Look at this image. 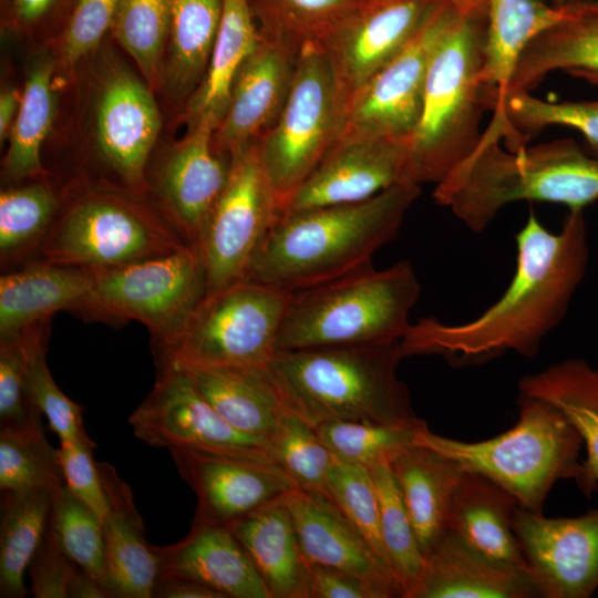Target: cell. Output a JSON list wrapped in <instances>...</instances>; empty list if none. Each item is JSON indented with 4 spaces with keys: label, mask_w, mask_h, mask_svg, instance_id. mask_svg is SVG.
I'll list each match as a JSON object with an SVG mask.
<instances>
[{
    "label": "cell",
    "mask_w": 598,
    "mask_h": 598,
    "mask_svg": "<svg viewBox=\"0 0 598 598\" xmlns=\"http://www.w3.org/2000/svg\"><path fill=\"white\" fill-rule=\"evenodd\" d=\"M514 276L477 318L447 324L434 317L411 323L400 340L403 357L440 355L454 367L486 363L506 352L535 357L559 326L588 262L584 210H570L560 231L530 213L516 237Z\"/></svg>",
    "instance_id": "6da1fadb"
},
{
    "label": "cell",
    "mask_w": 598,
    "mask_h": 598,
    "mask_svg": "<svg viewBox=\"0 0 598 598\" xmlns=\"http://www.w3.org/2000/svg\"><path fill=\"white\" fill-rule=\"evenodd\" d=\"M421 186L398 183L367 200L281 214L251 261L247 279L287 292L371 266L398 235Z\"/></svg>",
    "instance_id": "7a4b0ae2"
},
{
    "label": "cell",
    "mask_w": 598,
    "mask_h": 598,
    "mask_svg": "<svg viewBox=\"0 0 598 598\" xmlns=\"http://www.w3.org/2000/svg\"><path fill=\"white\" fill-rule=\"evenodd\" d=\"M488 126L475 148L435 184L434 200L474 233L485 230L508 204L546 202L582 209L598 199V155L573 140L504 150Z\"/></svg>",
    "instance_id": "3957f363"
},
{
    "label": "cell",
    "mask_w": 598,
    "mask_h": 598,
    "mask_svg": "<svg viewBox=\"0 0 598 598\" xmlns=\"http://www.w3.org/2000/svg\"><path fill=\"white\" fill-rule=\"evenodd\" d=\"M400 341L277 350L265 369L285 410L312 427L330 421H420L398 378Z\"/></svg>",
    "instance_id": "277c9868"
},
{
    "label": "cell",
    "mask_w": 598,
    "mask_h": 598,
    "mask_svg": "<svg viewBox=\"0 0 598 598\" xmlns=\"http://www.w3.org/2000/svg\"><path fill=\"white\" fill-rule=\"evenodd\" d=\"M486 20L458 13L439 40L406 143L405 182L437 184L477 145L482 113L491 110L481 80Z\"/></svg>",
    "instance_id": "5b68a950"
},
{
    "label": "cell",
    "mask_w": 598,
    "mask_h": 598,
    "mask_svg": "<svg viewBox=\"0 0 598 598\" xmlns=\"http://www.w3.org/2000/svg\"><path fill=\"white\" fill-rule=\"evenodd\" d=\"M420 292L406 260L291 292L276 350L400 341Z\"/></svg>",
    "instance_id": "8992f818"
},
{
    "label": "cell",
    "mask_w": 598,
    "mask_h": 598,
    "mask_svg": "<svg viewBox=\"0 0 598 598\" xmlns=\"http://www.w3.org/2000/svg\"><path fill=\"white\" fill-rule=\"evenodd\" d=\"M518 420L492 439L464 442L439 435L425 425L416 444L455 461L463 471L493 481L519 506L543 513L544 503L560 480L578 482L582 440L565 415L540 399L519 394Z\"/></svg>",
    "instance_id": "52a82bcc"
},
{
    "label": "cell",
    "mask_w": 598,
    "mask_h": 598,
    "mask_svg": "<svg viewBox=\"0 0 598 598\" xmlns=\"http://www.w3.org/2000/svg\"><path fill=\"white\" fill-rule=\"evenodd\" d=\"M185 246L189 244L159 209L121 193L90 188L61 203L38 260L104 269Z\"/></svg>",
    "instance_id": "ba28073f"
},
{
    "label": "cell",
    "mask_w": 598,
    "mask_h": 598,
    "mask_svg": "<svg viewBox=\"0 0 598 598\" xmlns=\"http://www.w3.org/2000/svg\"><path fill=\"white\" fill-rule=\"evenodd\" d=\"M92 270L91 289L79 315L107 323H143L155 359L177 344L207 297L206 269L197 247L190 245L166 256Z\"/></svg>",
    "instance_id": "9c48e42d"
},
{
    "label": "cell",
    "mask_w": 598,
    "mask_h": 598,
    "mask_svg": "<svg viewBox=\"0 0 598 598\" xmlns=\"http://www.w3.org/2000/svg\"><path fill=\"white\" fill-rule=\"evenodd\" d=\"M333 71L319 43L299 52L293 83L274 126L258 141L261 167L282 203L338 142L346 121Z\"/></svg>",
    "instance_id": "30bf717a"
},
{
    "label": "cell",
    "mask_w": 598,
    "mask_h": 598,
    "mask_svg": "<svg viewBox=\"0 0 598 598\" xmlns=\"http://www.w3.org/2000/svg\"><path fill=\"white\" fill-rule=\"evenodd\" d=\"M290 293L244 279L208 295L177 344L155 363L266 367L277 351Z\"/></svg>",
    "instance_id": "8fae6325"
},
{
    "label": "cell",
    "mask_w": 598,
    "mask_h": 598,
    "mask_svg": "<svg viewBox=\"0 0 598 598\" xmlns=\"http://www.w3.org/2000/svg\"><path fill=\"white\" fill-rule=\"evenodd\" d=\"M257 143L233 155L227 185L196 245L206 269L207 296L247 279L256 251L282 213V203L261 167Z\"/></svg>",
    "instance_id": "7c38bea8"
},
{
    "label": "cell",
    "mask_w": 598,
    "mask_h": 598,
    "mask_svg": "<svg viewBox=\"0 0 598 598\" xmlns=\"http://www.w3.org/2000/svg\"><path fill=\"white\" fill-rule=\"evenodd\" d=\"M457 14L446 0L437 1L404 49L350 99L339 140L408 142L421 116L432 54Z\"/></svg>",
    "instance_id": "4fadbf2b"
},
{
    "label": "cell",
    "mask_w": 598,
    "mask_h": 598,
    "mask_svg": "<svg viewBox=\"0 0 598 598\" xmlns=\"http://www.w3.org/2000/svg\"><path fill=\"white\" fill-rule=\"evenodd\" d=\"M153 389L128 416L135 436L154 447H193L277 466L266 443L225 421L190 377L171 362L156 364Z\"/></svg>",
    "instance_id": "5bb4252c"
},
{
    "label": "cell",
    "mask_w": 598,
    "mask_h": 598,
    "mask_svg": "<svg viewBox=\"0 0 598 598\" xmlns=\"http://www.w3.org/2000/svg\"><path fill=\"white\" fill-rule=\"evenodd\" d=\"M437 1L367 0L319 42L347 105L404 49Z\"/></svg>",
    "instance_id": "9a60e30c"
},
{
    "label": "cell",
    "mask_w": 598,
    "mask_h": 598,
    "mask_svg": "<svg viewBox=\"0 0 598 598\" xmlns=\"http://www.w3.org/2000/svg\"><path fill=\"white\" fill-rule=\"evenodd\" d=\"M513 527L540 598H588L598 591V509L545 517L518 506Z\"/></svg>",
    "instance_id": "2e32d148"
},
{
    "label": "cell",
    "mask_w": 598,
    "mask_h": 598,
    "mask_svg": "<svg viewBox=\"0 0 598 598\" xmlns=\"http://www.w3.org/2000/svg\"><path fill=\"white\" fill-rule=\"evenodd\" d=\"M215 122L202 116L159 166L151 184L158 209L192 246L230 176L233 156L213 141Z\"/></svg>",
    "instance_id": "e0dca14e"
},
{
    "label": "cell",
    "mask_w": 598,
    "mask_h": 598,
    "mask_svg": "<svg viewBox=\"0 0 598 598\" xmlns=\"http://www.w3.org/2000/svg\"><path fill=\"white\" fill-rule=\"evenodd\" d=\"M406 143L339 140L289 197L281 214L360 203L405 182Z\"/></svg>",
    "instance_id": "ac0fdd59"
},
{
    "label": "cell",
    "mask_w": 598,
    "mask_h": 598,
    "mask_svg": "<svg viewBox=\"0 0 598 598\" xmlns=\"http://www.w3.org/2000/svg\"><path fill=\"white\" fill-rule=\"evenodd\" d=\"M159 130L150 85L127 68L112 65L99 97L96 141L102 159L126 188L146 192V165Z\"/></svg>",
    "instance_id": "d6986e66"
},
{
    "label": "cell",
    "mask_w": 598,
    "mask_h": 598,
    "mask_svg": "<svg viewBox=\"0 0 598 598\" xmlns=\"http://www.w3.org/2000/svg\"><path fill=\"white\" fill-rule=\"evenodd\" d=\"M168 451L197 496L195 515L206 520L228 525L296 487L277 466L202 448Z\"/></svg>",
    "instance_id": "ffe728a7"
},
{
    "label": "cell",
    "mask_w": 598,
    "mask_h": 598,
    "mask_svg": "<svg viewBox=\"0 0 598 598\" xmlns=\"http://www.w3.org/2000/svg\"><path fill=\"white\" fill-rule=\"evenodd\" d=\"M298 56L299 52L259 37L233 80L226 112L214 132L219 152L233 156L274 126L289 96Z\"/></svg>",
    "instance_id": "44dd1931"
},
{
    "label": "cell",
    "mask_w": 598,
    "mask_h": 598,
    "mask_svg": "<svg viewBox=\"0 0 598 598\" xmlns=\"http://www.w3.org/2000/svg\"><path fill=\"white\" fill-rule=\"evenodd\" d=\"M282 499L288 507L299 545L310 563L338 568L374 586L383 598H403L393 573L326 495L291 488Z\"/></svg>",
    "instance_id": "7402d4cb"
},
{
    "label": "cell",
    "mask_w": 598,
    "mask_h": 598,
    "mask_svg": "<svg viewBox=\"0 0 598 598\" xmlns=\"http://www.w3.org/2000/svg\"><path fill=\"white\" fill-rule=\"evenodd\" d=\"M155 549L161 575L196 581L221 598H271L249 555L227 525L195 515L183 539Z\"/></svg>",
    "instance_id": "603a6c76"
},
{
    "label": "cell",
    "mask_w": 598,
    "mask_h": 598,
    "mask_svg": "<svg viewBox=\"0 0 598 598\" xmlns=\"http://www.w3.org/2000/svg\"><path fill=\"white\" fill-rule=\"evenodd\" d=\"M411 598H535L529 570L486 556L446 528Z\"/></svg>",
    "instance_id": "cb8c5ba5"
},
{
    "label": "cell",
    "mask_w": 598,
    "mask_h": 598,
    "mask_svg": "<svg viewBox=\"0 0 598 598\" xmlns=\"http://www.w3.org/2000/svg\"><path fill=\"white\" fill-rule=\"evenodd\" d=\"M109 512L103 523L106 588L111 598H153L161 575L155 546L145 539V527L130 486L115 468L99 462Z\"/></svg>",
    "instance_id": "d4e9b609"
},
{
    "label": "cell",
    "mask_w": 598,
    "mask_h": 598,
    "mask_svg": "<svg viewBox=\"0 0 598 598\" xmlns=\"http://www.w3.org/2000/svg\"><path fill=\"white\" fill-rule=\"evenodd\" d=\"M93 270L34 260L0 277V338L20 333L59 311L80 313Z\"/></svg>",
    "instance_id": "484cf974"
},
{
    "label": "cell",
    "mask_w": 598,
    "mask_h": 598,
    "mask_svg": "<svg viewBox=\"0 0 598 598\" xmlns=\"http://www.w3.org/2000/svg\"><path fill=\"white\" fill-rule=\"evenodd\" d=\"M282 496L227 526L249 555L271 598H309L308 561Z\"/></svg>",
    "instance_id": "4316f807"
},
{
    "label": "cell",
    "mask_w": 598,
    "mask_h": 598,
    "mask_svg": "<svg viewBox=\"0 0 598 598\" xmlns=\"http://www.w3.org/2000/svg\"><path fill=\"white\" fill-rule=\"evenodd\" d=\"M176 367L225 421L268 446L287 411L265 367Z\"/></svg>",
    "instance_id": "83f0119b"
},
{
    "label": "cell",
    "mask_w": 598,
    "mask_h": 598,
    "mask_svg": "<svg viewBox=\"0 0 598 598\" xmlns=\"http://www.w3.org/2000/svg\"><path fill=\"white\" fill-rule=\"evenodd\" d=\"M571 10L573 2L549 6L542 0H487L481 80L493 113L502 110L524 49L538 34L568 17Z\"/></svg>",
    "instance_id": "f1b7e54d"
},
{
    "label": "cell",
    "mask_w": 598,
    "mask_h": 598,
    "mask_svg": "<svg viewBox=\"0 0 598 598\" xmlns=\"http://www.w3.org/2000/svg\"><path fill=\"white\" fill-rule=\"evenodd\" d=\"M518 506L517 499L493 481L464 471L451 502L446 525L486 556L528 570L513 527Z\"/></svg>",
    "instance_id": "f546056e"
},
{
    "label": "cell",
    "mask_w": 598,
    "mask_h": 598,
    "mask_svg": "<svg viewBox=\"0 0 598 598\" xmlns=\"http://www.w3.org/2000/svg\"><path fill=\"white\" fill-rule=\"evenodd\" d=\"M518 391L554 405L579 433L586 458L576 485L591 497L598 488V369L582 359L564 360L523 377Z\"/></svg>",
    "instance_id": "4dcf8cb0"
},
{
    "label": "cell",
    "mask_w": 598,
    "mask_h": 598,
    "mask_svg": "<svg viewBox=\"0 0 598 598\" xmlns=\"http://www.w3.org/2000/svg\"><path fill=\"white\" fill-rule=\"evenodd\" d=\"M389 465L426 557L447 528L451 502L464 471L422 444L405 448Z\"/></svg>",
    "instance_id": "1f68e13d"
},
{
    "label": "cell",
    "mask_w": 598,
    "mask_h": 598,
    "mask_svg": "<svg viewBox=\"0 0 598 598\" xmlns=\"http://www.w3.org/2000/svg\"><path fill=\"white\" fill-rule=\"evenodd\" d=\"M554 70L598 74V1L573 2L568 17L528 43L506 94L530 90Z\"/></svg>",
    "instance_id": "d6a6232c"
},
{
    "label": "cell",
    "mask_w": 598,
    "mask_h": 598,
    "mask_svg": "<svg viewBox=\"0 0 598 598\" xmlns=\"http://www.w3.org/2000/svg\"><path fill=\"white\" fill-rule=\"evenodd\" d=\"M223 12V0H169L164 78L172 94L190 97L202 85Z\"/></svg>",
    "instance_id": "836d02e7"
},
{
    "label": "cell",
    "mask_w": 598,
    "mask_h": 598,
    "mask_svg": "<svg viewBox=\"0 0 598 598\" xmlns=\"http://www.w3.org/2000/svg\"><path fill=\"white\" fill-rule=\"evenodd\" d=\"M258 39L248 0H223L220 23L206 76L188 102L192 124L202 116H208L218 126L228 105L233 80Z\"/></svg>",
    "instance_id": "e575fe53"
},
{
    "label": "cell",
    "mask_w": 598,
    "mask_h": 598,
    "mask_svg": "<svg viewBox=\"0 0 598 598\" xmlns=\"http://www.w3.org/2000/svg\"><path fill=\"white\" fill-rule=\"evenodd\" d=\"M52 499V494L45 489L2 493L0 597L27 596L24 574L47 534Z\"/></svg>",
    "instance_id": "d590c367"
},
{
    "label": "cell",
    "mask_w": 598,
    "mask_h": 598,
    "mask_svg": "<svg viewBox=\"0 0 598 598\" xmlns=\"http://www.w3.org/2000/svg\"><path fill=\"white\" fill-rule=\"evenodd\" d=\"M61 199L49 183L6 188L0 194V266L10 271L39 259Z\"/></svg>",
    "instance_id": "8d00e7d4"
},
{
    "label": "cell",
    "mask_w": 598,
    "mask_h": 598,
    "mask_svg": "<svg viewBox=\"0 0 598 598\" xmlns=\"http://www.w3.org/2000/svg\"><path fill=\"white\" fill-rule=\"evenodd\" d=\"M53 69L50 58H41L28 73L2 162L3 176L9 181L37 179L44 175L41 147L54 117Z\"/></svg>",
    "instance_id": "74e56055"
},
{
    "label": "cell",
    "mask_w": 598,
    "mask_h": 598,
    "mask_svg": "<svg viewBox=\"0 0 598 598\" xmlns=\"http://www.w3.org/2000/svg\"><path fill=\"white\" fill-rule=\"evenodd\" d=\"M41 412L24 422L0 426V489L7 492L49 491L52 496L64 481L58 450L44 435Z\"/></svg>",
    "instance_id": "f35d334b"
},
{
    "label": "cell",
    "mask_w": 598,
    "mask_h": 598,
    "mask_svg": "<svg viewBox=\"0 0 598 598\" xmlns=\"http://www.w3.org/2000/svg\"><path fill=\"white\" fill-rule=\"evenodd\" d=\"M367 0H248L259 37L300 52Z\"/></svg>",
    "instance_id": "ab89813d"
},
{
    "label": "cell",
    "mask_w": 598,
    "mask_h": 598,
    "mask_svg": "<svg viewBox=\"0 0 598 598\" xmlns=\"http://www.w3.org/2000/svg\"><path fill=\"white\" fill-rule=\"evenodd\" d=\"M493 120L503 125L504 140L514 152L526 146L529 133L558 124L578 130L598 153V101L551 102L527 91L512 92Z\"/></svg>",
    "instance_id": "60d3db41"
},
{
    "label": "cell",
    "mask_w": 598,
    "mask_h": 598,
    "mask_svg": "<svg viewBox=\"0 0 598 598\" xmlns=\"http://www.w3.org/2000/svg\"><path fill=\"white\" fill-rule=\"evenodd\" d=\"M369 471L379 498L380 529L388 563L403 591V598H411L421 580L426 559L390 465L382 463Z\"/></svg>",
    "instance_id": "b9f144b4"
},
{
    "label": "cell",
    "mask_w": 598,
    "mask_h": 598,
    "mask_svg": "<svg viewBox=\"0 0 598 598\" xmlns=\"http://www.w3.org/2000/svg\"><path fill=\"white\" fill-rule=\"evenodd\" d=\"M50 321L35 323L20 332L28 351L27 395L47 417L50 430L60 442L89 440L83 408L60 390L47 364Z\"/></svg>",
    "instance_id": "7bdbcfd3"
},
{
    "label": "cell",
    "mask_w": 598,
    "mask_h": 598,
    "mask_svg": "<svg viewBox=\"0 0 598 598\" xmlns=\"http://www.w3.org/2000/svg\"><path fill=\"white\" fill-rule=\"evenodd\" d=\"M425 425L423 420L400 425L330 421L315 430L336 458L369 470L390 464L402 451L416 444V436Z\"/></svg>",
    "instance_id": "ee69618b"
},
{
    "label": "cell",
    "mask_w": 598,
    "mask_h": 598,
    "mask_svg": "<svg viewBox=\"0 0 598 598\" xmlns=\"http://www.w3.org/2000/svg\"><path fill=\"white\" fill-rule=\"evenodd\" d=\"M52 497L50 533L62 551L107 591L102 519L65 485Z\"/></svg>",
    "instance_id": "f6af8a7d"
},
{
    "label": "cell",
    "mask_w": 598,
    "mask_h": 598,
    "mask_svg": "<svg viewBox=\"0 0 598 598\" xmlns=\"http://www.w3.org/2000/svg\"><path fill=\"white\" fill-rule=\"evenodd\" d=\"M111 31L148 85H156L169 32V0H120Z\"/></svg>",
    "instance_id": "bcb514c9"
},
{
    "label": "cell",
    "mask_w": 598,
    "mask_h": 598,
    "mask_svg": "<svg viewBox=\"0 0 598 598\" xmlns=\"http://www.w3.org/2000/svg\"><path fill=\"white\" fill-rule=\"evenodd\" d=\"M268 450L297 488L330 498L328 481L336 457L322 443L315 427L287 413L269 440Z\"/></svg>",
    "instance_id": "7dc6e473"
},
{
    "label": "cell",
    "mask_w": 598,
    "mask_h": 598,
    "mask_svg": "<svg viewBox=\"0 0 598 598\" xmlns=\"http://www.w3.org/2000/svg\"><path fill=\"white\" fill-rule=\"evenodd\" d=\"M328 487L332 502L357 527L381 561L390 568L381 537L379 498L370 471L336 458L329 474Z\"/></svg>",
    "instance_id": "c3c4849f"
},
{
    "label": "cell",
    "mask_w": 598,
    "mask_h": 598,
    "mask_svg": "<svg viewBox=\"0 0 598 598\" xmlns=\"http://www.w3.org/2000/svg\"><path fill=\"white\" fill-rule=\"evenodd\" d=\"M94 447L91 439L60 442L58 457L64 485L103 520L109 499L99 462L93 458Z\"/></svg>",
    "instance_id": "681fc988"
},
{
    "label": "cell",
    "mask_w": 598,
    "mask_h": 598,
    "mask_svg": "<svg viewBox=\"0 0 598 598\" xmlns=\"http://www.w3.org/2000/svg\"><path fill=\"white\" fill-rule=\"evenodd\" d=\"M120 0H74L63 30L61 53L73 64L93 51L111 30Z\"/></svg>",
    "instance_id": "f907efd6"
},
{
    "label": "cell",
    "mask_w": 598,
    "mask_h": 598,
    "mask_svg": "<svg viewBox=\"0 0 598 598\" xmlns=\"http://www.w3.org/2000/svg\"><path fill=\"white\" fill-rule=\"evenodd\" d=\"M28 351L21 333L0 338V424L27 421L34 408L27 395Z\"/></svg>",
    "instance_id": "816d5d0a"
},
{
    "label": "cell",
    "mask_w": 598,
    "mask_h": 598,
    "mask_svg": "<svg viewBox=\"0 0 598 598\" xmlns=\"http://www.w3.org/2000/svg\"><path fill=\"white\" fill-rule=\"evenodd\" d=\"M81 568L60 548L49 527L30 566L31 592L35 598H70Z\"/></svg>",
    "instance_id": "f5cc1de1"
},
{
    "label": "cell",
    "mask_w": 598,
    "mask_h": 598,
    "mask_svg": "<svg viewBox=\"0 0 598 598\" xmlns=\"http://www.w3.org/2000/svg\"><path fill=\"white\" fill-rule=\"evenodd\" d=\"M308 573L309 598H383L368 581L338 568L308 561Z\"/></svg>",
    "instance_id": "db71d44e"
},
{
    "label": "cell",
    "mask_w": 598,
    "mask_h": 598,
    "mask_svg": "<svg viewBox=\"0 0 598 598\" xmlns=\"http://www.w3.org/2000/svg\"><path fill=\"white\" fill-rule=\"evenodd\" d=\"M153 598H221L219 594L196 581L161 575Z\"/></svg>",
    "instance_id": "11a10c76"
},
{
    "label": "cell",
    "mask_w": 598,
    "mask_h": 598,
    "mask_svg": "<svg viewBox=\"0 0 598 598\" xmlns=\"http://www.w3.org/2000/svg\"><path fill=\"white\" fill-rule=\"evenodd\" d=\"M62 0H11L10 16L20 27H31L48 18Z\"/></svg>",
    "instance_id": "9f6ffc18"
},
{
    "label": "cell",
    "mask_w": 598,
    "mask_h": 598,
    "mask_svg": "<svg viewBox=\"0 0 598 598\" xmlns=\"http://www.w3.org/2000/svg\"><path fill=\"white\" fill-rule=\"evenodd\" d=\"M22 93L17 89H6L0 94V140L9 137L12 124L21 104Z\"/></svg>",
    "instance_id": "6f0895ef"
},
{
    "label": "cell",
    "mask_w": 598,
    "mask_h": 598,
    "mask_svg": "<svg viewBox=\"0 0 598 598\" xmlns=\"http://www.w3.org/2000/svg\"><path fill=\"white\" fill-rule=\"evenodd\" d=\"M70 598H110L105 588L82 569L72 584Z\"/></svg>",
    "instance_id": "680465c9"
},
{
    "label": "cell",
    "mask_w": 598,
    "mask_h": 598,
    "mask_svg": "<svg viewBox=\"0 0 598 598\" xmlns=\"http://www.w3.org/2000/svg\"><path fill=\"white\" fill-rule=\"evenodd\" d=\"M464 17L487 19V0H446Z\"/></svg>",
    "instance_id": "91938a15"
},
{
    "label": "cell",
    "mask_w": 598,
    "mask_h": 598,
    "mask_svg": "<svg viewBox=\"0 0 598 598\" xmlns=\"http://www.w3.org/2000/svg\"><path fill=\"white\" fill-rule=\"evenodd\" d=\"M568 73L578 78H582L594 84H598V74H594V73H589L585 71H578V70H573V71H569Z\"/></svg>",
    "instance_id": "94428289"
}]
</instances>
